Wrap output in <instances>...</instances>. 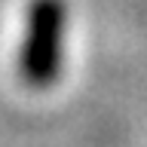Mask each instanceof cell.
Instances as JSON below:
<instances>
[{"label":"cell","mask_w":147,"mask_h":147,"mask_svg":"<svg viewBox=\"0 0 147 147\" xmlns=\"http://www.w3.org/2000/svg\"><path fill=\"white\" fill-rule=\"evenodd\" d=\"M64 6L61 0H34L28 6L25 37L18 49V74L31 86H49L61 71Z\"/></svg>","instance_id":"1"}]
</instances>
